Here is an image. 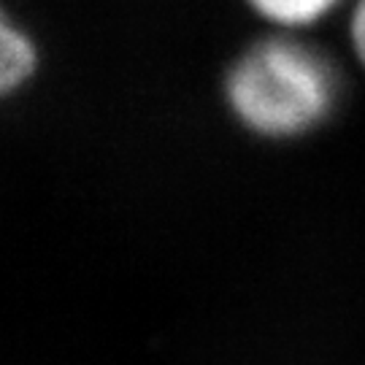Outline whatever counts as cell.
Wrapping results in <instances>:
<instances>
[{
  "mask_svg": "<svg viewBox=\"0 0 365 365\" xmlns=\"http://www.w3.org/2000/svg\"><path fill=\"white\" fill-rule=\"evenodd\" d=\"M341 95L333 57L282 30L247 43L222 76V101L235 125L274 144L322 130L339 111Z\"/></svg>",
  "mask_w": 365,
  "mask_h": 365,
  "instance_id": "6da1fadb",
  "label": "cell"
},
{
  "mask_svg": "<svg viewBox=\"0 0 365 365\" xmlns=\"http://www.w3.org/2000/svg\"><path fill=\"white\" fill-rule=\"evenodd\" d=\"M41 71V46L33 30L0 0V106L33 84Z\"/></svg>",
  "mask_w": 365,
  "mask_h": 365,
  "instance_id": "7a4b0ae2",
  "label": "cell"
},
{
  "mask_svg": "<svg viewBox=\"0 0 365 365\" xmlns=\"http://www.w3.org/2000/svg\"><path fill=\"white\" fill-rule=\"evenodd\" d=\"M249 11L282 33H298L325 22L330 14L344 6V0H244Z\"/></svg>",
  "mask_w": 365,
  "mask_h": 365,
  "instance_id": "3957f363",
  "label": "cell"
},
{
  "mask_svg": "<svg viewBox=\"0 0 365 365\" xmlns=\"http://www.w3.org/2000/svg\"><path fill=\"white\" fill-rule=\"evenodd\" d=\"M349 43L357 63L365 68V0H354L349 16Z\"/></svg>",
  "mask_w": 365,
  "mask_h": 365,
  "instance_id": "277c9868",
  "label": "cell"
}]
</instances>
